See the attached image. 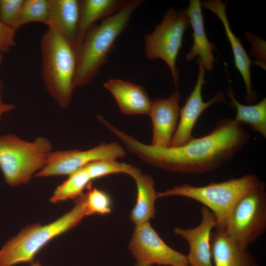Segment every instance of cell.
<instances>
[{
  "instance_id": "cell-5",
  "label": "cell",
  "mask_w": 266,
  "mask_h": 266,
  "mask_svg": "<svg viewBox=\"0 0 266 266\" xmlns=\"http://www.w3.org/2000/svg\"><path fill=\"white\" fill-rule=\"evenodd\" d=\"M265 186L255 174L250 173L221 182H212L204 186L189 184L177 185L157 193V197L177 196L198 201L215 216V229H225L228 215L236 202L246 193Z\"/></svg>"
},
{
  "instance_id": "cell-22",
  "label": "cell",
  "mask_w": 266,
  "mask_h": 266,
  "mask_svg": "<svg viewBox=\"0 0 266 266\" xmlns=\"http://www.w3.org/2000/svg\"><path fill=\"white\" fill-rule=\"evenodd\" d=\"M69 176L66 180L57 188L50 199L51 202L56 203L77 198L91 180L85 167Z\"/></svg>"
},
{
  "instance_id": "cell-7",
  "label": "cell",
  "mask_w": 266,
  "mask_h": 266,
  "mask_svg": "<svg viewBox=\"0 0 266 266\" xmlns=\"http://www.w3.org/2000/svg\"><path fill=\"white\" fill-rule=\"evenodd\" d=\"M241 247L248 248L266 230L265 187L243 195L232 208L224 229Z\"/></svg>"
},
{
  "instance_id": "cell-23",
  "label": "cell",
  "mask_w": 266,
  "mask_h": 266,
  "mask_svg": "<svg viewBox=\"0 0 266 266\" xmlns=\"http://www.w3.org/2000/svg\"><path fill=\"white\" fill-rule=\"evenodd\" d=\"M50 0H24L17 25V31L31 22L46 24L49 14Z\"/></svg>"
},
{
  "instance_id": "cell-27",
  "label": "cell",
  "mask_w": 266,
  "mask_h": 266,
  "mask_svg": "<svg viewBox=\"0 0 266 266\" xmlns=\"http://www.w3.org/2000/svg\"><path fill=\"white\" fill-rule=\"evenodd\" d=\"M15 30L4 25L0 20V53H8L16 45Z\"/></svg>"
},
{
  "instance_id": "cell-12",
  "label": "cell",
  "mask_w": 266,
  "mask_h": 266,
  "mask_svg": "<svg viewBox=\"0 0 266 266\" xmlns=\"http://www.w3.org/2000/svg\"><path fill=\"white\" fill-rule=\"evenodd\" d=\"M201 214V222L197 227L185 229L176 227L173 232L188 243L189 252L186 256L189 265L213 266L210 238L212 231L216 225V219L213 212L203 205Z\"/></svg>"
},
{
  "instance_id": "cell-18",
  "label": "cell",
  "mask_w": 266,
  "mask_h": 266,
  "mask_svg": "<svg viewBox=\"0 0 266 266\" xmlns=\"http://www.w3.org/2000/svg\"><path fill=\"white\" fill-rule=\"evenodd\" d=\"M80 12V0H50L46 25L76 47Z\"/></svg>"
},
{
  "instance_id": "cell-15",
  "label": "cell",
  "mask_w": 266,
  "mask_h": 266,
  "mask_svg": "<svg viewBox=\"0 0 266 266\" xmlns=\"http://www.w3.org/2000/svg\"><path fill=\"white\" fill-rule=\"evenodd\" d=\"M103 86L112 94L122 113L149 115L153 100L142 86L118 79H109Z\"/></svg>"
},
{
  "instance_id": "cell-11",
  "label": "cell",
  "mask_w": 266,
  "mask_h": 266,
  "mask_svg": "<svg viewBox=\"0 0 266 266\" xmlns=\"http://www.w3.org/2000/svg\"><path fill=\"white\" fill-rule=\"evenodd\" d=\"M199 74L195 86L184 106L180 109L179 119L177 129L173 136L170 147L183 145L193 137L194 127L202 113L209 106L216 102H225L223 92H218L208 101H203L201 90L205 84V69L202 63L198 60Z\"/></svg>"
},
{
  "instance_id": "cell-24",
  "label": "cell",
  "mask_w": 266,
  "mask_h": 266,
  "mask_svg": "<svg viewBox=\"0 0 266 266\" xmlns=\"http://www.w3.org/2000/svg\"><path fill=\"white\" fill-rule=\"evenodd\" d=\"M84 167L92 180L113 173L129 174L132 165L113 160H102L90 163Z\"/></svg>"
},
{
  "instance_id": "cell-26",
  "label": "cell",
  "mask_w": 266,
  "mask_h": 266,
  "mask_svg": "<svg viewBox=\"0 0 266 266\" xmlns=\"http://www.w3.org/2000/svg\"><path fill=\"white\" fill-rule=\"evenodd\" d=\"M24 0H0V20L4 25L17 31Z\"/></svg>"
},
{
  "instance_id": "cell-30",
  "label": "cell",
  "mask_w": 266,
  "mask_h": 266,
  "mask_svg": "<svg viewBox=\"0 0 266 266\" xmlns=\"http://www.w3.org/2000/svg\"><path fill=\"white\" fill-rule=\"evenodd\" d=\"M3 60V54L0 53V69L2 66V62Z\"/></svg>"
},
{
  "instance_id": "cell-9",
  "label": "cell",
  "mask_w": 266,
  "mask_h": 266,
  "mask_svg": "<svg viewBox=\"0 0 266 266\" xmlns=\"http://www.w3.org/2000/svg\"><path fill=\"white\" fill-rule=\"evenodd\" d=\"M129 249L135 259L134 266L154 264L170 266L189 265L186 255L168 246L149 222L135 225Z\"/></svg>"
},
{
  "instance_id": "cell-10",
  "label": "cell",
  "mask_w": 266,
  "mask_h": 266,
  "mask_svg": "<svg viewBox=\"0 0 266 266\" xmlns=\"http://www.w3.org/2000/svg\"><path fill=\"white\" fill-rule=\"evenodd\" d=\"M126 154L125 149L117 142L101 143L85 151L74 149L52 151L44 167L35 176L69 175L90 163L102 160H116Z\"/></svg>"
},
{
  "instance_id": "cell-20",
  "label": "cell",
  "mask_w": 266,
  "mask_h": 266,
  "mask_svg": "<svg viewBox=\"0 0 266 266\" xmlns=\"http://www.w3.org/2000/svg\"><path fill=\"white\" fill-rule=\"evenodd\" d=\"M128 0H80V12L76 48L81 44L90 29L100 19H104L121 9Z\"/></svg>"
},
{
  "instance_id": "cell-19",
  "label": "cell",
  "mask_w": 266,
  "mask_h": 266,
  "mask_svg": "<svg viewBox=\"0 0 266 266\" xmlns=\"http://www.w3.org/2000/svg\"><path fill=\"white\" fill-rule=\"evenodd\" d=\"M129 175L134 180L137 189L136 202L130 219L135 225L148 222L154 218L156 213L155 202L157 193L154 181L150 175L143 173L133 166H132Z\"/></svg>"
},
{
  "instance_id": "cell-4",
  "label": "cell",
  "mask_w": 266,
  "mask_h": 266,
  "mask_svg": "<svg viewBox=\"0 0 266 266\" xmlns=\"http://www.w3.org/2000/svg\"><path fill=\"white\" fill-rule=\"evenodd\" d=\"M89 216L86 194L77 198L74 207L66 214L47 225L29 226L9 240L0 250V266L32 263L37 252L50 240L76 226Z\"/></svg>"
},
{
  "instance_id": "cell-13",
  "label": "cell",
  "mask_w": 266,
  "mask_h": 266,
  "mask_svg": "<svg viewBox=\"0 0 266 266\" xmlns=\"http://www.w3.org/2000/svg\"><path fill=\"white\" fill-rule=\"evenodd\" d=\"M178 89L168 98H156L153 100L149 116L153 126L150 145L158 147H170L177 127L180 114Z\"/></svg>"
},
{
  "instance_id": "cell-6",
  "label": "cell",
  "mask_w": 266,
  "mask_h": 266,
  "mask_svg": "<svg viewBox=\"0 0 266 266\" xmlns=\"http://www.w3.org/2000/svg\"><path fill=\"white\" fill-rule=\"evenodd\" d=\"M52 150L45 137L28 141L12 133L0 135V169L5 182L11 186L28 183L44 167Z\"/></svg>"
},
{
  "instance_id": "cell-2",
  "label": "cell",
  "mask_w": 266,
  "mask_h": 266,
  "mask_svg": "<svg viewBox=\"0 0 266 266\" xmlns=\"http://www.w3.org/2000/svg\"><path fill=\"white\" fill-rule=\"evenodd\" d=\"M142 0H128L119 11L95 24L76 47L77 65L74 87L92 82L100 68L108 62L119 35L128 26L133 13L143 3Z\"/></svg>"
},
{
  "instance_id": "cell-17",
  "label": "cell",
  "mask_w": 266,
  "mask_h": 266,
  "mask_svg": "<svg viewBox=\"0 0 266 266\" xmlns=\"http://www.w3.org/2000/svg\"><path fill=\"white\" fill-rule=\"evenodd\" d=\"M201 7L200 0H190L188 7L185 10L193 30V44L186 58L189 62L198 57L204 69L212 71L215 62L212 53L215 46L206 36Z\"/></svg>"
},
{
  "instance_id": "cell-3",
  "label": "cell",
  "mask_w": 266,
  "mask_h": 266,
  "mask_svg": "<svg viewBox=\"0 0 266 266\" xmlns=\"http://www.w3.org/2000/svg\"><path fill=\"white\" fill-rule=\"evenodd\" d=\"M41 76L51 97L62 108L70 104L76 69V47L48 28L40 41Z\"/></svg>"
},
{
  "instance_id": "cell-28",
  "label": "cell",
  "mask_w": 266,
  "mask_h": 266,
  "mask_svg": "<svg viewBox=\"0 0 266 266\" xmlns=\"http://www.w3.org/2000/svg\"><path fill=\"white\" fill-rule=\"evenodd\" d=\"M2 89V83L0 81V121L5 113L14 110L16 108L14 104L3 101L1 95Z\"/></svg>"
},
{
  "instance_id": "cell-25",
  "label": "cell",
  "mask_w": 266,
  "mask_h": 266,
  "mask_svg": "<svg viewBox=\"0 0 266 266\" xmlns=\"http://www.w3.org/2000/svg\"><path fill=\"white\" fill-rule=\"evenodd\" d=\"M86 205L88 215L106 214L111 211V200L105 192L93 188L90 182L86 187Z\"/></svg>"
},
{
  "instance_id": "cell-21",
  "label": "cell",
  "mask_w": 266,
  "mask_h": 266,
  "mask_svg": "<svg viewBox=\"0 0 266 266\" xmlns=\"http://www.w3.org/2000/svg\"><path fill=\"white\" fill-rule=\"evenodd\" d=\"M227 95L231 99V104L236 111L234 120L241 124H246L250 129L266 138V98L255 105H245L235 99L233 91L230 87L227 90Z\"/></svg>"
},
{
  "instance_id": "cell-8",
  "label": "cell",
  "mask_w": 266,
  "mask_h": 266,
  "mask_svg": "<svg viewBox=\"0 0 266 266\" xmlns=\"http://www.w3.org/2000/svg\"><path fill=\"white\" fill-rule=\"evenodd\" d=\"M189 18L185 10H167L161 23L153 32L145 35L144 51L149 60L160 59L169 67L174 83L177 86L179 71L176 59L182 47L185 30L190 28Z\"/></svg>"
},
{
  "instance_id": "cell-29",
  "label": "cell",
  "mask_w": 266,
  "mask_h": 266,
  "mask_svg": "<svg viewBox=\"0 0 266 266\" xmlns=\"http://www.w3.org/2000/svg\"><path fill=\"white\" fill-rule=\"evenodd\" d=\"M31 266H41L38 261H36L31 264Z\"/></svg>"
},
{
  "instance_id": "cell-1",
  "label": "cell",
  "mask_w": 266,
  "mask_h": 266,
  "mask_svg": "<svg viewBox=\"0 0 266 266\" xmlns=\"http://www.w3.org/2000/svg\"><path fill=\"white\" fill-rule=\"evenodd\" d=\"M127 149L147 164L181 173L201 174L229 161L250 140L241 124L229 118L218 120L208 134L186 144L162 148L140 142L117 128L112 130Z\"/></svg>"
},
{
  "instance_id": "cell-16",
  "label": "cell",
  "mask_w": 266,
  "mask_h": 266,
  "mask_svg": "<svg viewBox=\"0 0 266 266\" xmlns=\"http://www.w3.org/2000/svg\"><path fill=\"white\" fill-rule=\"evenodd\" d=\"M215 229L210 238L211 257L215 266H259L248 248L237 244L224 229Z\"/></svg>"
},
{
  "instance_id": "cell-31",
  "label": "cell",
  "mask_w": 266,
  "mask_h": 266,
  "mask_svg": "<svg viewBox=\"0 0 266 266\" xmlns=\"http://www.w3.org/2000/svg\"><path fill=\"white\" fill-rule=\"evenodd\" d=\"M186 266H192L188 265H187Z\"/></svg>"
},
{
  "instance_id": "cell-14",
  "label": "cell",
  "mask_w": 266,
  "mask_h": 266,
  "mask_svg": "<svg viewBox=\"0 0 266 266\" xmlns=\"http://www.w3.org/2000/svg\"><path fill=\"white\" fill-rule=\"evenodd\" d=\"M201 3L202 7L212 12L222 21L232 48L235 66L241 75L245 85L246 101L249 104L252 103L256 99V94L252 89L250 70L252 62L240 40L235 36L231 29L226 12L227 2L223 3L221 0H209L203 1Z\"/></svg>"
}]
</instances>
